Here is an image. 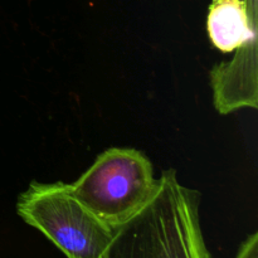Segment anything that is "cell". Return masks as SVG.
I'll return each instance as SVG.
<instances>
[{
    "label": "cell",
    "mask_w": 258,
    "mask_h": 258,
    "mask_svg": "<svg viewBox=\"0 0 258 258\" xmlns=\"http://www.w3.org/2000/svg\"><path fill=\"white\" fill-rule=\"evenodd\" d=\"M199 193L175 170L161 173L150 201L115 228L105 258H213L204 239Z\"/></svg>",
    "instance_id": "obj_1"
},
{
    "label": "cell",
    "mask_w": 258,
    "mask_h": 258,
    "mask_svg": "<svg viewBox=\"0 0 258 258\" xmlns=\"http://www.w3.org/2000/svg\"><path fill=\"white\" fill-rule=\"evenodd\" d=\"M17 212L68 258H105L115 234L73 196L70 184L33 181L18 198Z\"/></svg>",
    "instance_id": "obj_2"
},
{
    "label": "cell",
    "mask_w": 258,
    "mask_h": 258,
    "mask_svg": "<svg viewBox=\"0 0 258 258\" xmlns=\"http://www.w3.org/2000/svg\"><path fill=\"white\" fill-rule=\"evenodd\" d=\"M156 183L153 165L141 151L111 148L70 188L86 208L116 228L146 206Z\"/></svg>",
    "instance_id": "obj_3"
},
{
    "label": "cell",
    "mask_w": 258,
    "mask_h": 258,
    "mask_svg": "<svg viewBox=\"0 0 258 258\" xmlns=\"http://www.w3.org/2000/svg\"><path fill=\"white\" fill-rule=\"evenodd\" d=\"M236 258H258V233H252L241 244Z\"/></svg>",
    "instance_id": "obj_4"
},
{
    "label": "cell",
    "mask_w": 258,
    "mask_h": 258,
    "mask_svg": "<svg viewBox=\"0 0 258 258\" xmlns=\"http://www.w3.org/2000/svg\"><path fill=\"white\" fill-rule=\"evenodd\" d=\"M247 4V7H248L249 12L252 13H257V0H244Z\"/></svg>",
    "instance_id": "obj_5"
}]
</instances>
